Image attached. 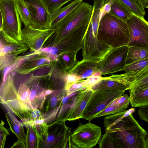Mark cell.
I'll use <instances>...</instances> for the list:
<instances>
[{"label":"cell","mask_w":148,"mask_h":148,"mask_svg":"<svg viewBox=\"0 0 148 148\" xmlns=\"http://www.w3.org/2000/svg\"><path fill=\"white\" fill-rule=\"evenodd\" d=\"M106 132L116 139L122 148H148V133L132 114L124 118Z\"/></svg>","instance_id":"cell-1"},{"label":"cell","mask_w":148,"mask_h":148,"mask_svg":"<svg viewBox=\"0 0 148 148\" xmlns=\"http://www.w3.org/2000/svg\"><path fill=\"white\" fill-rule=\"evenodd\" d=\"M97 38L100 43L111 49L127 45L130 38L128 25L126 22L107 13L99 21Z\"/></svg>","instance_id":"cell-2"},{"label":"cell","mask_w":148,"mask_h":148,"mask_svg":"<svg viewBox=\"0 0 148 148\" xmlns=\"http://www.w3.org/2000/svg\"><path fill=\"white\" fill-rule=\"evenodd\" d=\"M92 10L93 7L91 5L83 1L55 27L57 36L80 34L88 25Z\"/></svg>","instance_id":"cell-3"},{"label":"cell","mask_w":148,"mask_h":148,"mask_svg":"<svg viewBox=\"0 0 148 148\" xmlns=\"http://www.w3.org/2000/svg\"><path fill=\"white\" fill-rule=\"evenodd\" d=\"M0 9L3 21L1 36L8 42L21 41V21L14 0H0Z\"/></svg>","instance_id":"cell-4"},{"label":"cell","mask_w":148,"mask_h":148,"mask_svg":"<svg viewBox=\"0 0 148 148\" xmlns=\"http://www.w3.org/2000/svg\"><path fill=\"white\" fill-rule=\"evenodd\" d=\"M82 112L81 119L89 122L114 99L124 93L125 90H95Z\"/></svg>","instance_id":"cell-5"},{"label":"cell","mask_w":148,"mask_h":148,"mask_svg":"<svg viewBox=\"0 0 148 148\" xmlns=\"http://www.w3.org/2000/svg\"><path fill=\"white\" fill-rule=\"evenodd\" d=\"M90 88L79 91L69 103H62L61 108L57 117V121L65 123L81 119L83 110L93 93Z\"/></svg>","instance_id":"cell-6"},{"label":"cell","mask_w":148,"mask_h":148,"mask_svg":"<svg viewBox=\"0 0 148 148\" xmlns=\"http://www.w3.org/2000/svg\"><path fill=\"white\" fill-rule=\"evenodd\" d=\"M101 134V127L95 124L79 123L71 135L70 147L92 148L99 142Z\"/></svg>","instance_id":"cell-7"},{"label":"cell","mask_w":148,"mask_h":148,"mask_svg":"<svg viewBox=\"0 0 148 148\" xmlns=\"http://www.w3.org/2000/svg\"><path fill=\"white\" fill-rule=\"evenodd\" d=\"M128 49L127 45L112 49L99 62L98 71L101 75L122 71L125 65Z\"/></svg>","instance_id":"cell-8"},{"label":"cell","mask_w":148,"mask_h":148,"mask_svg":"<svg viewBox=\"0 0 148 148\" xmlns=\"http://www.w3.org/2000/svg\"><path fill=\"white\" fill-rule=\"evenodd\" d=\"M130 38L127 45L148 48V22L144 18L132 14L127 21Z\"/></svg>","instance_id":"cell-9"},{"label":"cell","mask_w":148,"mask_h":148,"mask_svg":"<svg viewBox=\"0 0 148 148\" xmlns=\"http://www.w3.org/2000/svg\"><path fill=\"white\" fill-rule=\"evenodd\" d=\"M71 128L57 121L49 124L48 135L40 148H65L70 139Z\"/></svg>","instance_id":"cell-10"},{"label":"cell","mask_w":148,"mask_h":148,"mask_svg":"<svg viewBox=\"0 0 148 148\" xmlns=\"http://www.w3.org/2000/svg\"><path fill=\"white\" fill-rule=\"evenodd\" d=\"M28 10L31 19L32 27L43 29L50 28V14L42 0H23Z\"/></svg>","instance_id":"cell-11"},{"label":"cell","mask_w":148,"mask_h":148,"mask_svg":"<svg viewBox=\"0 0 148 148\" xmlns=\"http://www.w3.org/2000/svg\"><path fill=\"white\" fill-rule=\"evenodd\" d=\"M55 31V27L40 29L25 26L21 31L22 41L31 51H36Z\"/></svg>","instance_id":"cell-12"},{"label":"cell","mask_w":148,"mask_h":148,"mask_svg":"<svg viewBox=\"0 0 148 148\" xmlns=\"http://www.w3.org/2000/svg\"><path fill=\"white\" fill-rule=\"evenodd\" d=\"M135 76L130 74L113 75L102 77L90 88L95 90H128L134 79Z\"/></svg>","instance_id":"cell-13"},{"label":"cell","mask_w":148,"mask_h":148,"mask_svg":"<svg viewBox=\"0 0 148 148\" xmlns=\"http://www.w3.org/2000/svg\"><path fill=\"white\" fill-rule=\"evenodd\" d=\"M29 86L30 92L29 97V103L33 110L37 109L42 110L47 95L46 89L38 84L35 83L31 77L24 82Z\"/></svg>","instance_id":"cell-14"},{"label":"cell","mask_w":148,"mask_h":148,"mask_svg":"<svg viewBox=\"0 0 148 148\" xmlns=\"http://www.w3.org/2000/svg\"><path fill=\"white\" fill-rule=\"evenodd\" d=\"M83 0H74L66 6L61 8L50 14V28H54L64 18L76 8Z\"/></svg>","instance_id":"cell-15"},{"label":"cell","mask_w":148,"mask_h":148,"mask_svg":"<svg viewBox=\"0 0 148 148\" xmlns=\"http://www.w3.org/2000/svg\"><path fill=\"white\" fill-rule=\"evenodd\" d=\"M99 62L93 60H83L78 63L76 75L81 80L91 76H101L98 71Z\"/></svg>","instance_id":"cell-16"},{"label":"cell","mask_w":148,"mask_h":148,"mask_svg":"<svg viewBox=\"0 0 148 148\" xmlns=\"http://www.w3.org/2000/svg\"><path fill=\"white\" fill-rule=\"evenodd\" d=\"M28 49L22 41L18 43L8 42L0 34V56L8 55L16 57L24 53Z\"/></svg>","instance_id":"cell-17"},{"label":"cell","mask_w":148,"mask_h":148,"mask_svg":"<svg viewBox=\"0 0 148 148\" xmlns=\"http://www.w3.org/2000/svg\"><path fill=\"white\" fill-rule=\"evenodd\" d=\"M66 91L65 89L53 90L47 95L42 113L48 112L61 106L63 99L66 95Z\"/></svg>","instance_id":"cell-18"},{"label":"cell","mask_w":148,"mask_h":148,"mask_svg":"<svg viewBox=\"0 0 148 148\" xmlns=\"http://www.w3.org/2000/svg\"><path fill=\"white\" fill-rule=\"evenodd\" d=\"M5 116L10 126V130L15 135L18 140L25 141L26 134L23 123L20 122L10 111H8L5 114Z\"/></svg>","instance_id":"cell-19"},{"label":"cell","mask_w":148,"mask_h":148,"mask_svg":"<svg viewBox=\"0 0 148 148\" xmlns=\"http://www.w3.org/2000/svg\"><path fill=\"white\" fill-rule=\"evenodd\" d=\"M109 13L126 22L132 14L120 0H114Z\"/></svg>","instance_id":"cell-20"},{"label":"cell","mask_w":148,"mask_h":148,"mask_svg":"<svg viewBox=\"0 0 148 148\" xmlns=\"http://www.w3.org/2000/svg\"><path fill=\"white\" fill-rule=\"evenodd\" d=\"M130 93V103L132 107H140L148 105V88Z\"/></svg>","instance_id":"cell-21"},{"label":"cell","mask_w":148,"mask_h":148,"mask_svg":"<svg viewBox=\"0 0 148 148\" xmlns=\"http://www.w3.org/2000/svg\"><path fill=\"white\" fill-rule=\"evenodd\" d=\"M147 58H148V48L129 47L125 65Z\"/></svg>","instance_id":"cell-22"},{"label":"cell","mask_w":148,"mask_h":148,"mask_svg":"<svg viewBox=\"0 0 148 148\" xmlns=\"http://www.w3.org/2000/svg\"><path fill=\"white\" fill-rule=\"evenodd\" d=\"M148 88V66L138 73L128 90L129 92Z\"/></svg>","instance_id":"cell-23"},{"label":"cell","mask_w":148,"mask_h":148,"mask_svg":"<svg viewBox=\"0 0 148 148\" xmlns=\"http://www.w3.org/2000/svg\"><path fill=\"white\" fill-rule=\"evenodd\" d=\"M23 124L26 126L27 130L25 141L26 148H40L41 141L32 125L30 123Z\"/></svg>","instance_id":"cell-24"},{"label":"cell","mask_w":148,"mask_h":148,"mask_svg":"<svg viewBox=\"0 0 148 148\" xmlns=\"http://www.w3.org/2000/svg\"><path fill=\"white\" fill-rule=\"evenodd\" d=\"M102 78L101 76L92 75L81 82L73 85L66 91V95L69 96L76 92L90 88L96 83L99 81Z\"/></svg>","instance_id":"cell-25"},{"label":"cell","mask_w":148,"mask_h":148,"mask_svg":"<svg viewBox=\"0 0 148 148\" xmlns=\"http://www.w3.org/2000/svg\"><path fill=\"white\" fill-rule=\"evenodd\" d=\"M135 111L134 108H131L113 114L106 116L103 120L104 126L106 129L110 128L118 123L124 118L132 114Z\"/></svg>","instance_id":"cell-26"},{"label":"cell","mask_w":148,"mask_h":148,"mask_svg":"<svg viewBox=\"0 0 148 148\" xmlns=\"http://www.w3.org/2000/svg\"><path fill=\"white\" fill-rule=\"evenodd\" d=\"M31 123L38 135L41 141V144L47 137L49 124H47L43 119L38 120L34 121L22 122Z\"/></svg>","instance_id":"cell-27"},{"label":"cell","mask_w":148,"mask_h":148,"mask_svg":"<svg viewBox=\"0 0 148 148\" xmlns=\"http://www.w3.org/2000/svg\"><path fill=\"white\" fill-rule=\"evenodd\" d=\"M16 9L21 21L25 26H31V21L30 13L23 0H14Z\"/></svg>","instance_id":"cell-28"},{"label":"cell","mask_w":148,"mask_h":148,"mask_svg":"<svg viewBox=\"0 0 148 148\" xmlns=\"http://www.w3.org/2000/svg\"><path fill=\"white\" fill-rule=\"evenodd\" d=\"M148 66V58L138 61L125 65L122 71L134 76Z\"/></svg>","instance_id":"cell-29"},{"label":"cell","mask_w":148,"mask_h":148,"mask_svg":"<svg viewBox=\"0 0 148 148\" xmlns=\"http://www.w3.org/2000/svg\"><path fill=\"white\" fill-rule=\"evenodd\" d=\"M98 143L100 148H122L116 140L107 132L101 136Z\"/></svg>","instance_id":"cell-30"},{"label":"cell","mask_w":148,"mask_h":148,"mask_svg":"<svg viewBox=\"0 0 148 148\" xmlns=\"http://www.w3.org/2000/svg\"><path fill=\"white\" fill-rule=\"evenodd\" d=\"M132 13L138 16L144 18L145 14V10L140 6L135 0H120Z\"/></svg>","instance_id":"cell-31"},{"label":"cell","mask_w":148,"mask_h":148,"mask_svg":"<svg viewBox=\"0 0 148 148\" xmlns=\"http://www.w3.org/2000/svg\"><path fill=\"white\" fill-rule=\"evenodd\" d=\"M73 0H42L49 12L51 14L65 4Z\"/></svg>","instance_id":"cell-32"},{"label":"cell","mask_w":148,"mask_h":148,"mask_svg":"<svg viewBox=\"0 0 148 148\" xmlns=\"http://www.w3.org/2000/svg\"><path fill=\"white\" fill-rule=\"evenodd\" d=\"M127 107L120 105L107 106L101 112L97 114L94 118L101 116L113 114L126 110Z\"/></svg>","instance_id":"cell-33"},{"label":"cell","mask_w":148,"mask_h":148,"mask_svg":"<svg viewBox=\"0 0 148 148\" xmlns=\"http://www.w3.org/2000/svg\"><path fill=\"white\" fill-rule=\"evenodd\" d=\"M15 57L8 55L0 56V71L13 64Z\"/></svg>","instance_id":"cell-34"},{"label":"cell","mask_w":148,"mask_h":148,"mask_svg":"<svg viewBox=\"0 0 148 148\" xmlns=\"http://www.w3.org/2000/svg\"><path fill=\"white\" fill-rule=\"evenodd\" d=\"M129 103V97L128 94H125L115 99L107 106L120 105L127 108Z\"/></svg>","instance_id":"cell-35"},{"label":"cell","mask_w":148,"mask_h":148,"mask_svg":"<svg viewBox=\"0 0 148 148\" xmlns=\"http://www.w3.org/2000/svg\"><path fill=\"white\" fill-rule=\"evenodd\" d=\"M9 134L8 129L0 123V148H4L6 138Z\"/></svg>","instance_id":"cell-36"},{"label":"cell","mask_w":148,"mask_h":148,"mask_svg":"<svg viewBox=\"0 0 148 148\" xmlns=\"http://www.w3.org/2000/svg\"><path fill=\"white\" fill-rule=\"evenodd\" d=\"M80 78L76 75L74 74H70L67 77L65 89L68 90L73 85L76 84Z\"/></svg>","instance_id":"cell-37"},{"label":"cell","mask_w":148,"mask_h":148,"mask_svg":"<svg viewBox=\"0 0 148 148\" xmlns=\"http://www.w3.org/2000/svg\"><path fill=\"white\" fill-rule=\"evenodd\" d=\"M138 113L140 119L148 122V105L140 107Z\"/></svg>","instance_id":"cell-38"},{"label":"cell","mask_w":148,"mask_h":148,"mask_svg":"<svg viewBox=\"0 0 148 148\" xmlns=\"http://www.w3.org/2000/svg\"><path fill=\"white\" fill-rule=\"evenodd\" d=\"M114 0H106V2L101 9L100 20L105 14L109 13L110 11L111 6L113 3Z\"/></svg>","instance_id":"cell-39"},{"label":"cell","mask_w":148,"mask_h":148,"mask_svg":"<svg viewBox=\"0 0 148 148\" xmlns=\"http://www.w3.org/2000/svg\"><path fill=\"white\" fill-rule=\"evenodd\" d=\"M11 148H26L25 141L18 140L14 143Z\"/></svg>","instance_id":"cell-40"},{"label":"cell","mask_w":148,"mask_h":148,"mask_svg":"<svg viewBox=\"0 0 148 148\" xmlns=\"http://www.w3.org/2000/svg\"><path fill=\"white\" fill-rule=\"evenodd\" d=\"M143 10L148 8V0H135Z\"/></svg>","instance_id":"cell-41"},{"label":"cell","mask_w":148,"mask_h":148,"mask_svg":"<svg viewBox=\"0 0 148 148\" xmlns=\"http://www.w3.org/2000/svg\"><path fill=\"white\" fill-rule=\"evenodd\" d=\"M3 24V18L1 13L0 9V32L2 31Z\"/></svg>","instance_id":"cell-42"},{"label":"cell","mask_w":148,"mask_h":148,"mask_svg":"<svg viewBox=\"0 0 148 148\" xmlns=\"http://www.w3.org/2000/svg\"><path fill=\"white\" fill-rule=\"evenodd\" d=\"M0 104L5 105L6 102L3 97L0 95Z\"/></svg>","instance_id":"cell-43"}]
</instances>
